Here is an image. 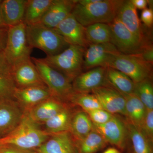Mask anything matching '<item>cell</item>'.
<instances>
[{
  "label": "cell",
  "mask_w": 153,
  "mask_h": 153,
  "mask_svg": "<svg viewBox=\"0 0 153 153\" xmlns=\"http://www.w3.org/2000/svg\"><path fill=\"white\" fill-rule=\"evenodd\" d=\"M38 125L25 113L19 125L7 135L0 138V146L25 150H36L53 134L41 129Z\"/></svg>",
  "instance_id": "6da1fadb"
},
{
  "label": "cell",
  "mask_w": 153,
  "mask_h": 153,
  "mask_svg": "<svg viewBox=\"0 0 153 153\" xmlns=\"http://www.w3.org/2000/svg\"><path fill=\"white\" fill-rule=\"evenodd\" d=\"M123 2L120 0H99L84 5L76 0L71 14L84 27L98 23L109 24L115 19Z\"/></svg>",
  "instance_id": "7a4b0ae2"
},
{
  "label": "cell",
  "mask_w": 153,
  "mask_h": 153,
  "mask_svg": "<svg viewBox=\"0 0 153 153\" xmlns=\"http://www.w3.org/2000/svg\"><path fill=\"white\" fill-rule=\"evenodd\" d=\"M26 34L30 47L41 49L47 56L59 54L69 46L55 29L40 23L26 25Z\"/></svg>",
  "instance_id": "3957f363"
},
{
  "label": "cell",
  "mask_w": 153,
  "mask_h": 153,
  "mask_svg": "<svg viewBox=\"0 0 153 153\" xmlns=\"http://www.w3.org/2000/svg\"><path fill=\"white\" fill-rule=\"evenodd\" d=\"M31 59L52 97L69 103V100L74 92L72 82L62 73L49 66L43 58L32 57Z\"/></svg>",
  "instance_id": "277c9868"
},
{
  "label": "cell",
  "mask_w": 153,
  "mask_h": 153,
  "mask_svg": "<svg viewBox=\"0 0 153 153\" xmlns=\"http://www.w3.org/2000/svg\"><path fill=\"white\" fill-rule=\"evenodd\" d=\"M85 47L69 45L63 52L43 58L51 67L62 73L71 82L83 69Z\"/></svg>",
  "instance_id": "5b68a950"
},
{
  "label": "cell",
  "mask_w": 153,
  "mask_h": 153,
  "mask_svg": "<svg viewBox=\"0 0 153 153\" xmlns=\"http://www.w3.org/2000/svg\"><path fill=\"white\" fill-rule=\"evenodd\" d=\"M153 64L143 58L140 54H122L113 55L107 64L110 67L127 75L135 83L144 79H152Z\"/></svg>",
  "instance_id": "8992f818"
},
{
  "label": "cell",
  "mask_w": 153,
  "mask_h": 153,
  "mask_svg": "<svg viewBox=\"0 0 153 153\" xmlns=\"http://www.w3.org/2000/svg\"><path fill=\"white\" fill-rule=\"evenodd\" d=\"M32 48L26 34V25L24 22L8 27L7 39L4 55L11 67L30 59Z\"/></svg>",
  "instance_id": "52a82bcc"
},
{
  "label": "cell",
  "mask_w": 153,
  "mask_h": 153,
  "mask_svg": "<svg viewBox=\"0 0 153 153\" xmlns=\"http://www.w3.org/2000/svg\"><path fill=\"white\" fill-rule=\"evenodd\" d=\"M111 43L122 54H140L144 44L116 17L110 24Z\"/></svg>",
  "instance_id": "ba28073f"
},
{
  "label": "cell",
  "mask_w": 153,
  "mask_h": 153,
  "mask_svg": "<svg viewBox=\"0 0 153 153\" xmlns=\"http://www.w3.org/2000/svg\"><path fill=\"white\" fill-rule=\"evenodd\" d=\"M93 130L104 137L107 142L117 147L120 149H125L128 138L126 121L114 115L113 117L102 124L93 123Z\"/></svg>",
  "instance_id": "9c48e42d"
},
{
  "label": "cell",
  "mask_w": 153,
  "mask_h": 153,
  "mask_svg": "<svg viewBox=\"0 0 153 153\" xmlns=\"http://www.w3.org/2000/svg\"><path fill=\"white\" fill-rule=\"evenodd\" d=\"M120 52L111 42L89 44L85 48L83 57V68L92 69L99 66L106 67L113 55Z\"/></svg>",
  "instance_id": "30bf717a"
},
{
  "label": "cell",
  "mask_w": 153,
  "mask_h": 153,
  "mask_svg": "<svg viewBox=\"0 0 153 153\" xmlns=\"http://www.w3.org/2000/svg\"><path fill=\"white\" fill-rule=\"evenodd\" d=\"M25 112L13 99L0 100V138L11 132L19 125Z\"/></svg>",
  "instance_id": "8fae6325"
},
{
  "label": "cell",
  "mask_w": 153,
  "mask_h": 153,
  "mask_svg": "<svg viewBox=\"0 0 153 153\" xmlns=\"http://www.w3.org/2000/svg\"><path fill=\"white\" fill-rule=\"evenodd\" d=\"M91 92L98 100L102 109L112 114L126 116V100L120 92L108 85L97 88Z\"/></svg>",
  "instance_id": "7c38bea8"
},
{
  "label": "cell",
  "mask_w": 153,
  "mask_h": 153,
  "mask_svg": "<svg viewBox=\"0 0 153 153\" xmlns=\"http://www.w3.org/2000/svg\"><path fill=\"white\" fill-rule=\"evenodd\" d=\"M106 67L99 66L83 72L72 81L73 90L79 93H89L95 88L108 85L106 80Z\"/></svg>",
  "instance_id": "4fadbf2b"
},
{
  "label": "cell",
  "mask_w": 153,
  "mask_h": 153,
  "mask_svg": "<svg viewBox=\"0 0 153 153\" xmlns=\"http://www.w3.org/2000/svg\"><path fill=\"white\" fill-rule=\"evenodd\" d=\"M11 74L17 88L46 85L31 58L12 67Z\"/></svg>",
  "instance_id": "5bb4252c"
},
{
  "label": "cell",
  "mask_w": 153,
  "mask_h": 153,
  "mask_svg": "<svg viewBox=\"0 0 153 153\" xmlns=\"http://www.w3.org/2000/svg\"><path fill=\"white\" fill-rule=\"evenodd\" d=\"M54 29L69 45L86 48L89 44L85 37V27L81 25L71 13Z\"/></svg>",
  "instance_id": "9a60e30c"
},
{
  "label": "cell",
  "mask_w": 153,
  "mask_h": 153,
  "mask_svg": "<svg viewBox=\"0 0 153 153\" xmlns=\"http://www.w3.org/2000/svg\"><path fill=\"white\" fill-rule=\"evenodd\" d=\"M52 97L49 88L44 85L31 86L25 88H16L13 98L24 112Z\"/></svg>",
  "instance_id": "2e32d148"
},
{
  "label": "cell",
  "mask_w": 153,
  "mask_h": 153,
  "mask_svg": "<svg viewBox=\"0 0 153 153\" xmlns=\"http://www.w3.org/2000/svg\"><path fill=\"white\" fill-rule=\"evenodd\" d=\"M36 153H78L75 140L69 131L53 134L38 149Z\"/></svg>",
  "instance_id": "e0dca14e"
},
{
  "label": "cell",
  "mask_w": 153,
  "mask_h": 153,
  "mask_svg": "<svg viewBox=\"0 0 153 153\" xmlns=\"http://www.w3.org/2000/svg\"><path fill=\"white\" fill-rule=\"evenodd\" d=\"M76 4V0H52L40 23L55 29L71 13Z\"/></svg>",
  "instance_id": "ac0fdd59"
},
{
  "label": "cell",
  "mask_w": 153,
  "mask_h": 153,
  "mask_svg": "<svg viewBox=\"0 0 153 153\" xmlns=\"http://www.w3.org/2000/svg\"><path fill=\"white\" fill-rule=\"evenodd\" d=\"M68 104L51 97L25 113L37 124H44L60 112Z\"/></svg>",
  "instance_id": "d6986e66"
},
{
  "label": "cell",
  "mask_w": 153,
  "mask_h": 153,
  "mask_svg": "<svg viewBox=\"0 0 153 153\" xmlns=\"http://www.w3.org/2000/svg\"><path fill=\"white\" fill-rule=\"evenodd\" d=\"M120 22L143 44L145 36L138 16L137 9L131 1H124L116 16Z\"/></svg>",
  "instance_id": "ffe728a7"
},
{
  "label": "cell",
  "mask_w": 153,
  "mask_h": 153,
  "mask_svg": "<svg viewBox=\"0 0 153 153\" xmlns=\"http://www.w3.org/2000/svg\"><path fill=\"white\" fill-rule=\"evenodd\" d=\"M27 0H4L1 8L3 20L7 27L24 22L25 9Z\"/></svg>",
  "instance_id": "44dd1931"
},
{
  "label": "cell",
  "mask_w": 153,
  "mask_h": 153,
  "mask_svg": "<svg viewBox=\"0 0 153 153\" xmlns=\"http://www.w3.org/2000/svg\"><path fill=\"white\" fill-rule=\"evenodd\" d=\"M122 94L126 100L125 117L126 120L140 128L147 109L134 94Z\"/></svg>",
  "instance_id": "7402d4cb"
},
{
  "label": "cell",
  "mask_w": 153,
  "mask_h": 153,
  "mask_svg": "<svg viewBox=\"0 0 153 153\" xmlns=\"http://www.w3.org/2000/svg\"><path fill=\"white\" fill-rule=\"evenodd\" d=\"M74 111L67 104L60 112L44 123L45 130L51 134L70 131L71 120Z\"/></svg>",
  "instance_id": "603a6c76"
},
{
  "label": "cell",
  "mask_w": 153,
  "mask_h": 153,
  "mask_svg": "<svg viewBox=\"0 0 153 153\" xmlns=\"http://www.w3.org/2000/svg\"><path fill=\"white\" fill-rule=\"evenodd\" d=\"M106 80L108 86L117 90L122 94H131L134 93V82L127 75L121 71L111 68L106 67Z\"/></svg>",
  "instance_id": "cb8c5ba5"
},
{
  "label": "cell",
  "mask_w": 153,
  "mask_h": 153,
  "mask_svg": "<svg viewBox=\"0 0 153 153\" xmlns=\"http://www.w3.org/2000/svg\"><path fill=\"white\" fill-rule=\"evenodd\" d=\"M93 130V123L84 111H74L71 120L70 132L75 142L84 139Z\"/></svg>",
  "instance_id": "d4e9b609"
},
{
  "label": "cell",
  "mask_w": 153,
  "mask_h": 153,
  "mask_svg": "<svg viewBox=\"0 0 153 153\" xmlns=\"http://www.w3.org/2000/svg\"><path fill=\"white\" fill-rule=\"evenodd\" d=\"M128 138L130 140L133 153H152V144L139 128L126 120Z\"/></svg>",
  "instance_id": "484cf974"
},
{
  "label": "cell",
  "mask_w": 153,
  "mask_h": 153,
  "mask_svg": "<svg viewBox=\"0 0 153 153\" xmlns=\"http://www.w3.org/2000/svg\"><path fill=\"white\" fill-rule=\"evenodd\" d=\"M52 0H27L24 22L26 25L40 23Z\"/></svg>",
  "instance_id": "4316f807"
},
{
  "label": "cell",
  "mask_w": 153,
  "mask_h": 153,
  "mask_svg": "<svg viewBox=\"0 0 153 153\" xmlns=\"http://www.w3.org/2000/svg\"><path fill=\"white\" fill-rule=\"evenodd\" d=\"M86 39L89 44L111 43V33L108 24L98 23L85 27Z\"/></svg>",
  "instance_id": "83f0119b"
},
{
  "label": "cell",
  "mask_w": 153,
  "mask_h": 153,
  "mask_svg": "<svg viewBox=\"0 0 153 153\" xmlns=\"http://www.w3.org/2000/svg\"><path fill=\"white\" fill-rule=\"evenodd\" d=\"M76 143L78 153H96L105 147L108 143L100 134L93 130Z\"/></svg>",
  "instance_id": "f1b7e54d"
},
{
  "label": "cell",
  "mask_w": 153,
  "mask_h": 153,
  "mask_svg": "<svg viewBox=\"0 0 153 153\" xmlns=\"http://www.w3.org/2000/svg\"><path fill=\"white\" fill-rule=\"evenodd\" d=\"M134 94L140 99L148 110H153V86L152 79L135 83Z\"/></svg>",
  "instance_id": "f546056e"
},
{
  "label": "cell",
  "mask_w": 153,
  "mask_h": 153,
  "mask_svg": "<svg viewBox=\"0 0 153 153\" xmlns=\"http://www.w3.org/2000/svg\"><path fill=\"white\" fill-rule=\"evenodd\" d=\"M69 103L80 107L85 111L102 108L98 100L93 94L74 92L69 100Z\"/></svg>",
  "instance_id": "4dcf8cb0"
},
{
  "label": "cell",
  "mask_w": 153,
  "mask_h": 153,
  "mask_svg": "<svg viewBox=\"0 0 153 153\" xmlns=\"http://www.w3.org/2000/svg\"><path fill=\"white\" fill-rule=\"evenodd\" d=\"M16 88L11 74L0 73V100H14Z\"/></svg>",
  "instance_id": "1f68e13d"
},
{
  "label": "cell",
  "mask_w": 153,
  "mask_h": 153,
  "mask_svg": "<svg viewBox=\"0 0 153 153\" xmlns=\"http://www.w3.org/2000/svg\"><path fill=\"white\" fill-rule=\"evenodd\" d=\"M93 123L102 124L110 120L114 115L102 108L96 109L85 111Z\"/></svg>",
  "instance_id": "d6a6232c"
},
{
  "label": "cell",
  "mask_w": 153,
  "mask_h": 153,
  "mask_svg": "<svg viewBox=\"0 0 153 153\" xmlns=\"http://www.w3.org/2000/svg\"><path fill=\"white\" fill-rule=\"evenodd\" d=\"M140 128L148 139L153 143V110L147 109L144 120Z\"/></svg>",
  "instance_id": "836d02e7"
},
{
  "label": "cell",
  "mask_w": 153,
  "mask_h": 153,
  "mask_svg": "<svg viewBox=\"0 0 153 153\" xmlns=\"http://www.w3.org/2000/svg\"><path fill=\"white\" fill-rule=\"evenodd\" d=\"M143 58L149 63L153 64V48L152 45L146 43L143 46L141 52L140 53Z\"/></svg>",
  "instance_id": "e575fe53"
},
{
  "label": "cell",
  "mask_w": 153,
  "mask_h": 153,
  "mask_svg": "<svg viewBox=\"0 0 153 153\" xmlns=\"http://www.w3.org/2000/svg\"><path fill=\"white\" fill-rule=\"evenodd\" d=\"M141 20L145 25L149 28L152 27L153 23V9L146 8L141 13Z\"/></svg>",
  "instance_id": "d590c367"
},
{
  "label": "cell",
  "mask_w": 153,
  "mask_h": 153,
  "mask_svg": "<svg viewBox=\"0 0 153 153\" xmlns=\"http://www.w3.org/2000/svg\"><path fill=\"white\" fill-rule=\"evenodd\" d=\"M12 67L7 61L4 52H0V73L11 74Z\"/></svg>",
  "instance_id": "8d00e7d4"
},
{
  "label": "cell",
  "mask_w": 153,
  "mask_h": 153,
  "mask_svg": "<svg viewBox=\"0 0 153 153\" xmlns=\"http://www.w3.org/2000/svg\"><path fill=\"white\" fill-rule=\"evenodd\" d=\"M0 153H36L31 150H25L9 146H0Z\"/></svg>",
  "instance_id": "74e56055"
},
{
  "label": "cell",
  "mask_w": 153,
  "mask_h": 153,
  "mask_svg": "<svg viewBox=\"0 0 153 153\" xmlns=\"http://www.w3.org/2000/svg\"><path fill=\"white\" fill-rule=\"evenodd\" d=\"M8 27L0 28V52H4L7 39Z\"/></svg>",
  "instance_id": "f35d334b"
},
{
  "label": "cell",
  "mask_w": 153,
  "mask_h": 153,
  "mask_svg": "<svg viewBox=\"0 0 153 153\" xmlns=\"http://www.w3.org/2000/svg\"><path fill=\"white\" fill-rule=\"evenodd\" d=\"M131 1L136 9L143 10L146 8L148 4L146 0H131Z\"/></svg>",
  "instance_id": "ab89813d"
},
{
  "label": "cell",
  "mask_w": 153,
  "mask_h": 153,
  "mask_svg": "<svg viewBox=\"0 0 153 153\" xmlns=\"http://www.w3.org/2000/svg\"><path fill=\"white\" fill-rule=\"evenodd\" d=\"M103 153H121V152L115 148H110L105 151Z\"/></svg>",
  "instance_id": "60d3db41"
},
{
  "label": "cell",
  "mask_w": 153,
  "mask_h": 153,
  "mask_svg": "<svg viewBox=\"0 0 153 153\" xmlns=\"http://www.w3.org/2000/svg\"><path fill=\"white\" fill-rule=\"evenodd\" d=\"M8 27L6 26L3 20L1 11V5H0V28Z\"/></svg>",
  "instance_id": "b9f144b4"
},
{
  "label": "cell",
  "mask_w": 153,
  "mask_h": 153,
  "mask_svg": "<svg viewBox=\"0 0 153 153\" xmlns=\"http://www.w3.org/2000/svg\"><path fill=\"white\" fill-rule=\"evenodd\" d=\"M127 153H133V152H131V151H128V152Z\"/></svg>",
  "instance_id": "7bdbcfd3"
},
{
  "label": "cell",
  "mask_w": 153,
  "mask_h": 153,
  "mask_svg": "<svg viewBox=\"0 0 153 153\" xmlns=\"http://www.w3.org/2000/svg\"><path fill=\"white\" fill-rule=\"evenodd\" d=\"M2 1H1V0H0V4H1V3L2 2Z\"/></svg>",
  "instance_id": "ee69618b"
}]
</instances>
